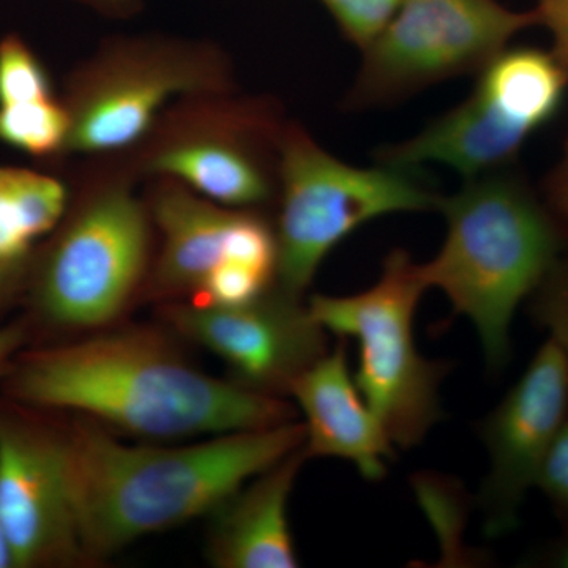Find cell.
Masks as SVG:
<instances>
[{
    "label": "cell",
    "instance_id": "1",
    "mask_svg": "<svg viewBox=\"0 0 568 568\" xmlns=\"http://www.w3.org/2000/svg\"><path fill=\"white\" fill-rule=\"evenodd\" d=\"M6 377L22 405L77 410L152 439L252 432L295 417L280 396L205 375L148 332L20 353Z\"/></svg>",
    "mask_w": 568,
    "mask_h": 568
},
{
    "label": "cell",
    "instance_id": "2",
    "mask_svg": "<svg viewBox=\"0 0 568 568\" xmlns=\"http://www.w3.org/2000/svg\"><path fill=\"white\" fill-rule=\"evenodd\" d=\"M82 558L209 515L257 474L305 444L298 422L226 433L179 447L129 446L95 426L62 436Z\"/></svg>",
    "mask_w": 568,
    "mask_h": 568
},
{
    "label": "cell",
    "instance_id": "3",
    "mask_svg": "<svg viewBox=\"0 0 568 568\" xmlns=\"http://www.w3.org/2000/svg\"><path fill=\"white\" fill-rule=\"evenodd\" d=\"M446 241L420 265L426 287L443 291L455 315L476 328L489 372L510 361L511 324L566 252L562 220L510 166L466 179L437 205Z\"/></svg>",
    "mask_w": 568,
    "mask_h": 568
},
{
    "label": "cell",
    "instance_id": "4",
    "mask_svg": "<svg viewBox=\"0 0 568 568\" xmlns=\"http://www.w3.org/2000/svg\"><path fill=\"white\" fill-rule=\"evenodd\" d=\"M428 290L405 250L388 253L379 278L353 295H315L308 308L328 334L358 346L355 384L395 447L424 443L443 420L440 386L450 364L418 351L414 317Z\"/></svg>",
    "mask_w": 568,
    "mask_h": 568
},
{
    "label": "cell",
    "instance_id": "5",
    "mask_svg": "<svg viewBox=\"0 0 568 568\" xmlns=\"http://www.w3.org/2000/svg\"><path fill=\"white\" fill-rule=\"evenodd\" d=\"M280 175L276 284L294 297H302L347 235L394 213L437 211L440 200L418 170L381 162L353 166L298 130L283 136Z\"/></svg>",
    "mask_w": 568,
    "mask_h": 568
},
{
    "label": "cell",
    "instance_id": "6",
    "mask_svg": "<svg viewBox=\"0 0 568 568\" xmlns=\"http://www.w3.org/2000/svg\"><path fill=\"white\" fill-rule=\"evenodd\" d=\"M532 26L536 11L510 10L497 0H403L365 48L347 106H386L437 82L478 74Z\"/></svg>",
    "mask_w": 568,
    "mask_h": 568
},
{
    "label": "cell",
    "instance_id": "7",
    "mask_svg": "<svg viewBox=\"0 0 568 568\" xmlns=\"http://www.w3.org/2000/svg\"><path fill=\"white\" fill-rule=\"evenodd\" d=\"M148 242L141 205L125 192L103 194L63 231L41 265L32 293L37 315L61 328L110 323L140 282Z\"/></svg>",
    "mask_w": 568,
    "mask_h": 568
},
{
    "label": "cell",
    "instance_id": "8",
    "mask_svg": "<svg viewBox=\"0 0 568 568\" xmlns=\"http://www.w3.org/2000/svg\"><path fill=\"white\" fill-rule=\"evenodd\" d=\"M568 422V353L548 338L499 405L478 425L487 448L488 473L481 481L485 536L517 528L519 511Z\"/></svg>",
    "mask_w": 568,
    "mask_h": 568
},
{
    "label": "cell",
    "instance_id": "9",
    "mask_svg": "<svg viewBox=\"0 0 568 568\" xmlns=\"http://www.w3.org/2000/svg\"><path fill=\"white\" fill-rule=\"evenodd\" d=\"M168 320L222 358L234 383L265 395H290L294 381L331 351L308 305L282 287L241 305H178Z\"/></svg>",
    "mask_w": 568,
    "mask_h": 568
},
{
    "label": "cell",
    "instance_id": "10",
    "mask_svg": "<svg viewBox=\"0 0 568 568\" xmlns=\"http://www.w3.org/2000/svg\"><path fill=\"white\" fill-rule=\"evenodd\" d=\"M0 518L17 568L82 559L62 436L0 410Z\"/></svg>",
    "mask_w": 568,
    "mask_h": 568
},
{
    "label": "cell",
    "instance_id": "11",
    "mask_svg": "<svg viewBox=\"0 0 568 568\" xmlns=\"http://www.w3.org/2000/svg\"><path fill=\"white\" fill-rule=\"evenodd\" d=\"M290 395L304 414L308 459H345L365 480L386 477L395 446L355 384L346 338L302 373Z\"/></svg>",
    "mask_w": 568,
    "mask_h": 568
},
{
    "label": "cell",
    "instance_id": "12",
    "mask_svg": "<svg viewBox=\"0 0 568 568\" xmlns=\"http://www.w3.org/2000/svg\"><path fill=\"white\" fill-rule=\"evenodd\" d=\"M306 459L304 446L298 447L213 508L207 540L213 566L298 567L287 508Z\"/></svg>",
    "mask_w": 568,
    "mask_h": 568
},
{
    "label": "cell",
    "instance_id": "13",
    "mask_svg": "<svg viewBox=\"0 0 568 568\" xmlns=\"http://www.w3.org/2000/svg\"><path fill=\"white\" fill-rule=\"evenodd\" d=\"M530 136L506 104L477 82L466 102L410 140L379 149L376 160L410 170L443 163L473 179L510 166Z\"/></svg>",
    "mask_w": 568,
    "mask_h": 568
},
{
    "label": "cell",
    "instance_id": "14",
    "mask_svg": "<svg viewBox=\"0 0 568 568\" xmlns=\"http://www.w3.org/2000/svg\"><path fill=\"white\" fill-rule=\"evenodd\" d=\"M234 212L213 207L182 190H166L155 204L163 233V253L156 268L160 293L196 294L213 268L222 263Z\"/></svg>",
    "mask_w": 568,
    "mask_h": 568
},
{
    "label": "cell",
    "instance_id": "15",
    "mask_svg": "<svg viewBox=\"0 0 568 568\" xmlns=\"http://www.w3.org/2000/svg\"><path fill=\"white\" fill-rule=\"evenodd\" d=\"M183 80L179 74L151 73L111 85L71 119L70 148L104 152L133 144L164 102L182 91Z\"/></svg>",
    "mask_w": 568,
    "mask_h": 568
},
{
    "label": "cell",
    "instance_id": "16",
    "mask_svg": "<svg viewBox=\"0 0 568 568\" xmlns=\"http://www.w3.org/2000/svg\"><path fill=\"white\" fill-rule=\"evenodd\" d=\"M152 171L181 179L234 207L261 204L271 196V181L256 156L220 142L175 145L155 156Z\"/></svg>",
    "mask_w": 568,
    "mask_h": 568
},
{
    "label": "cell",
    "instance_id": "17",
    "mask_svg": "<svg viewBox=\"0 0 568 568\" xmlns=\"http://www.w3.org/2000/svg\"><path fill=\"white\" fill-rule=\"evenodd\" d=\"M478 74L532 134L558 115L568 88V73L555 54L536 48H507Z\"/></svg>",
    "mask_w": 568,
    "mask_h": 568
},
{
    "label": "cell",
    "instance_id": "18",
    "mask_svg": "<svg viewBox=\"0 0 568 568\" xmlns=\"http://www.w3.org/2000/svg\"><path fill=\"white\" fill-rule=\"evenodd\" d=\"M65 205V186L55 179L0 168V264L20 267L33 242L61 222Z\"/></svg>",
    "mask_w": 568,
    "mask_h": 568
},
{
    "label": "cell",
    "instance_id": "19",
    "mask_svg": "<svg viewBox=\"0 0 568 568\" xmlns=\"http://www.w3.org/2000/svg\"><path fill=\"white\" fill-rule=\"evenodd\" d=\"M70 130V115L51 99L0 106V141L31 155L58 152Z\"/></svg>",
    "mask_w": 568,
    "mask_h": 568
},
{
    "label": "cell",
    "instance_id": "20",
    "mask_svg": "<svg viewBox=\"0 0 568 568\" xmlns=\"http://www.w3.org/2000/svg\"><path fill=\"white\" fill-rule=\"evenodd\" d=\"M51 99L50 78L18 37L0 41V106Z\"/></svg>",
    "mask_w": 568,
    "mask_h": 568
},
{
    "label": "cell",
    "instance_id": "21",
    "mask_svg": "<svg viewBox=\"0 0 568 568\" xmlns=\"http://www.w3.org/2000/svg\"><path fill=\"white\" fill-rule=\"evenodd\" d=\"M347 40L365 50L383 32L403 0H321Z\"/></svg>",
    "mask_w": 568,
    "mask_h": 568
},
{
    "label": "cell",
    "instance_id": "22",
    "mask_svg": "<svg viewBox=\"0 0 568 568\" xmlns=\"http://www.w3.org/2000/svg\"><path fill=\"white\" fill-rule=\"evenodd\" d=\"M534 316L568 353V250L536 291Z\"/></svg>",
    "mask_w": 568,
    "mask_h": 568
},
{
    "label": "cell",
    "instance_id": "23",
    "mask_svg": "<svg viewBox=\"0 0 568 568\" xmlns=\"http://www.w3.org/2000/svg\"><path fill=\"white\" fill-rule=\"evenodd\" d=\"M537 488L568 515V422L549 452Z\"/></svg>",
    "mask_w": 568,
    "mask_h": 568
},
{
    "label": "cell",
    "instance_id": "24",
    "mask_svg": "<svg viewBox=\"0 0 568 568\" xmlns=\"http://www.w3.org/2000/svg\"><path fill=\"white\" fill-rule=\"evenodd\" d=\"M538 24L552 37V54L568 73V0H537Z\"/></svg>",
    "mask_w": 568,
    "mask_h": 568
},
{
    "label": "cell",
    "instance_id": "25",
    "mask_svg": "<svg viewBox=\"0 0 568 568\" xmlns=\"http://www.w3.org/2000/svg\"><path fill=\"white\" fill-rule=\"evenodd\" d=\"M545 197L552 212L562 222L568 223V140L564 148L562 159L552 168L545 181Z\"/></svg>",
    "mask_w": 568,
    "mask_h": 568
},
{
    "label": "cell",
    "instance_id": "26",
    "mask_svg": "<svg viewBox=\"0 0 568 568\" xmlns=\"http://www.w3.org/2000/svg\"><path fill=\"white\" fill-rule=\"evenodd\" d=\"M29 331L24 323H13L0 327V377L6 376L14 358L28 343Z\"/></svg>",
    "mask_w": 568,
    "mask_h": 568
},
{
    "label": "cell",
    "instance_id": "27",
    "mask_svg": "<svg viewBox=\"0 0 568 568\" xmlns=\"http://www.w3.org/2000/svg\"><path fill=\"white\" fill-rule=\"evenodd\" d=\"M0 568H17L14 562L13 549L3 528L2 518H0Z\"/></svg>",
    "mask_w": 568,
    "mask_h": 568
},
{
    "label": "cell",
    "instance_id": "28",
    "mask_svg": "<svg viewBox=\"0 0 568 568\" xmlns=\"http://www.w3.org/2000/svg\"><path fill=\"white\" fill-rule=\"evenodd\" d=\"M548 564L551 567L568 568V536L551 549Z\"/></svg>",
    "mask_w": 568,
    "mask_h": 568
},
{
    "label": "cell",
    "instance_id": "29",
    "mask_svg": "<svg viewBox=\"0 0 568 568\" xmlns=\"http://www.w3.org/2000/svg\"><path fill=\"white\" fill-rule=\"evenodd\" d=\"M17 267H11V265L0 264V298L6 294L7 284H9L11 271Z\"/></svg>",
    "mask_w": 568,
    "mask_h": 568
},
{
    "label": "cell",
    "instance_id": "30",
    "mask_svg": "<svg viewBox=\"0 0 568 568\" xmlns=\"http://www.w3.org/2000/svg\"><path fill=\"white\" fill-rule=\"evenodd\" d=\"M99 2L111 3V6H119V3L129 2V0H99Z\"/></svg>",
    "mask_w": 568,
    "mask_h": 568
}]
</instances>
